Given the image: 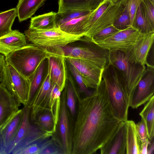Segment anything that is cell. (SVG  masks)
I'll return each mask as SVG.
<instances>
[{
	"label": "cell",
	"mask_w": 154,
	"mask_h": 154,
	"mask_svg": "<svg viewBox=\"0 0 154 154\" xmlns=\"http://www.w3.org/2000/svg\"><path fill=\"white\" fill-rule=\"evenodd\" d=\"M77 109L72 131V154H91L111 137L120 122L114 116L102 79L92 93L84 97L75 91Z\"/></svg>",
	"instance_id": "6da1fadb"
},
{
	"label": "cell",
	"mask_w": 154,
	"mask_h": 154,
	"mask_svg": "<svg viewBox=\"0 0 154 154\" xmlns=\"http://www.w3.org/2000/svg\"><path fill=\"white\" fill-rule=\"evenodd\" d=\"M113 114L120 122L128 120L130 97L124 79L117 69L108 63L102 74Z\"/></svg>",
	"instance_id": "7a4b0ae2"
},
{
	"label": "cell",
	"mask_w": 154,
	"mask_h": 154,
	"mask_svg": "<svg viewBox=\"0 0 154 154\" xmlns=\"http://www.w3.org/2000/svg\"><path fill=\"white\" fill-rule=\"evenodd\" d=\"M48 56L46 48L31 43L14 51L5 58L17 71L29 79Z\"/></svg>",
	"instance_id": "3957f363"
},
{
	"label": "cell",
	"mask_w": 154,
	"mask_h": 154,
	"mask_svg": "<svg viewBox=\"0 0 154 154\" xmlns=\"http://www.w3.org/2000/svg\"><path fill=\"white\" fill-rule=\"evenodd\" d=\"M23 109L20 126L15 138L7 150V154H16L24 147L33 143L44 141L53 135L42 131L32 122L30 118V107L24 106Z\"/></svg>",
	"instance_id": "277c9868"
},
{
	"label": "cell",
	"mask_w": 154,
	"mask_h": 154,
	"mask_svg": "<svg viewBox=\"0 0 154 154\" xmlns=\"http://www.w3.org/2000/svg\"><path fill=\"white\" fill-rule=\"evenodd\" d=\"M128 53L119 51H109L108 63L115 66L123 77L130 97L144 75L146 67L132 61Z\"/></svg>",
	"instance_id": "5b68a950"
},
{
	"label": "cell",
	"mask_w": 154,
	"mask_h": 154,
	"mask_svg": "<svg viewBox=\"0 0 154 154\" xmlns=\"http://www.w3.org/2000/svg\"><path fill=\"white\" fill-rule=\"evenodd\" d=\"M73 123L66 104L65 88L60 96V107L55 133L51 138L58 146L62 154H72Z\"/></svg>",
	"instance_id": "8992f818"
},
{
	"label": "cell",
	"mask_w": 154,
	"mask_h": 154,
	"mask_svg": "<svg viewBox=\"0 0 154 154\" xmlns=\"http://www.w3.org/2000/svg\"><path fill=\"white\" fill-rule=\"evenodd\" d=\"M24 34L32 43L44 48L63 47L81 40L83 37L67 33L58 27L45 30L29 28L25 31Z\"/></svg>",
	"instance_id": "52a82bcc"
},
{
	"label": "cell",
	"mask_w": 154,
	"mask_h": 154,
	"mask_svg": "<svg viewBox=\"0 0 154 154\" xmlns=\"http://www.w3.org/2000/svg\"><path fill=\"white\" fill-rule=\"evenodd\" d=\"M0 84L6 88L20 104L27 105L30 82L6 60L1 73Z\"/></svg>",
	"instance_id": "ba28073f"
},
{
	"label": "cell",
	"mask_w": 154,
	"mask_h": 154,
	"mask_svg": "<svg viewBox=\"0 0 154 154\" xmlns=\"http://www.w3.org/2000/svg\"><path fill=\"white\" fill-rule=\"evenodd\" d=\"M83 41L86 43L77 45L68 44L62 47L65 57L80 59L103 70L108 62L109 51L91 41Z\"/></svg>",
	"instance_id": "9c48e42d"
},
{
	"label": "cell",
	"mask_w": 154,
	"mask_h": 154,
	"mask_svg": "<svg viewBox=\"0 0 154 154\" xmlns=\"http://www.w3.org/2000/svg\"><path fill=\"white\" fill-rule=\"evenodd\" d=\"M141 33L130 26L94 44L108 51H119L128 54L132 51Z\"/></svg>",
	"instance_id": "30bf717a"
},
{
	"label": "cell",
	"mask_w": 154,
	"mask_h": 154,
	"mask_svg": "<svg viewBox=\"0 0 154 154\" xmlns=\"http://www.w3.org/2000/svg\"><path fill=\"white\" fill-rule=\"evenodd\" d=\"M46 48L48 54L47 72L52 82L56 84L62 92L65 87L68 77L64 51L59 46Z\"/></svg>",
	"instance_id": "8fae6325"
},
{
	"label": "cell",
	"mask_w": 154,
	"mask_h": 154,
	"mask_svg": "<svg viewBox=\"0 0 154 154\" xmlns=\"http://www.w3.org/2000/svg\"><path fill=\"white\" fill-rule=\"evenodd\" d=\"M154 67L147 66L144 75L130 96V106L137 109L154 95Z\"/></svg>",
	"instance_id": "7c38bea8"
},
{
	"label": "cell",
	"mask_w": 154,
	"mask_h": 154,
	"mask_svg": "<svg viewBox=\"0 0 154 154\" xmlns=\"http://www.w3.org/2000/svg\"><path fill=\"white\" fill-rule=\"evenodd\" d=\"M126 0L111 4L91 26L83 37L90 41L95 34L103 29L112 25L123 12Z\"/></svg>",
	"instance_id": "4fadbf2b"
},
{
	"label": "cell",
	"mask_w": 154,
	"mask_h": 154,
	"mask_svg": "<svg viewBox=\"0 0 154 154\" xmlns=\"http://www.w3.org/2000/svg\"><path fill=\"white\" fill-rule=\"evenodd\" d=\"M154 32L141 33L131 51L128 53L130 59L133 62L143 66H154L147 61V57L153 45Z\"/></svg>",
	"instance_id": "5bb4252c"
},
{
	"label": "cell",
	"mask_w": 154,
	"mask_h": 154,
	"mask_svg": "<svg viewBox=\"0 0 154 154\" xmlns=\"http://www.w3.org/2000/svg\"><path fill=\"white\" fill-rule=\"evenodd\" d=\"M66 62L74 66L90 84L91 88L96 89L102 79L103 70L83 60L71 57H66Z\"/></svg>",
	"instance_id": "9a60e30c"
},
{
	"label": "cell",
	"mask_w": 154,
	"mask_h": 154,
	"mask_svg": "<svg viewBox=\"0 0 154 154\" xmlns=\"http://www.w3.org/2000/svg\"><path fill=\"white\" fill-rule=\"evenodd\" d=\"M125 122H120L116 131L100 149L101 154H125L126 149Z\"/></svg>",
	"instance_id": "2e32d148"
},
{
	"label": "cell",
	"mask_w": 154,
	"mask_h": 154,
	"mask_svg": "<svg viewBox=\"0 0 154 154\" xmlns=\"http://www.w3.org/2000/svg\"><path fill=\"white\" fill-rule=\"evenodd\" d=\"M21 104L0 84V129L20 109Z\"/></svg>",
	"instance_id": "e0dca14e"
},
{
	"label": "cell",
	"mask_w": 154,
	"mask_h": 154,
	"mask_svg": "<svg viewBox=\"0 0 154 154\" xmlns=\"http://www.w3.org/2000/svg\"><path fill=\"white\" fill-rule=\"evenodd\" d=\"M52 84L47 72L36 92L29 106L31 121L39 112L46 109L47 101Z\"/></svg>",
	"instance_id": "ac0fdd59"
},
{
	"label": "cell",
	"mask_w": 154,
	"mask_h": 154,
	"mask_svg": "<svg viewBox=\"0 0 154 154\" xmlns=\"http://www.w3.org/2000/svg\"><path fill=\"white\" fill-rule=\"evenodd\" d=\"M27 44L24 34L16 30L0 37V54L5 57L12 52Z\"/></svg>",
	"instance_id": "d6986e66"
},
{
	"label": "cell",
	"mask_w": 154,
	"mask_h": 154,
	"mask_svg": "<svg viewBox=\"0 0 154 154\" xmlns=\"http://www.w3.org/2000/svg\"><path fill=\"white\" fill-rule=\"evenodd\" d=\"M23 112V109H20L0 129V135L6 151L15 138L20 128Z\"/></svg>",
	"instance_id": "ffe728a7"
},
{
	"label": "cell",
	"mask_w": 154,
	"mask_h": 154,
	"mask_svg": "<svg viewBox=\"0 0 154 154\" xmlns=\"http://www.w3.org/2000/svg\"><path fill=\"white\" fill-rule=\"evenodd\" d=\"M105 0H58V12L92 11Z\"/></svg>",
	"instance_id": "44dd1931"
},
{
	"label": "cell",
	"mask_w": 154,
	"mask_h": 154,
	"mask_svg": "<svg viewBox=\"0 0 154 154\" xmlns=\"http://www.w3.org/2000/svg\"><path fill=\"white\" fill-rule=\"evenodd\" d=\"M47 0H19L16 8L21 22L31 18Z\"/></svg>",
	"instance_id": "7402d4cb"
},
{
	"label": "cell",
	"mask_w": 154,
	"mask_h": 154,
	"mask_svg": "<svg viewBox=\"0 0 154 154\" xmlns=\"http://www.w3.org/2000/svg\"><path fill=\"white\" fill-rule=\"evenodd\" d=\"M126 126V154H140L141 142L136 128V124L132 120L125 122Z\"/></svg>",
	"instance_id": "603a6c76"
},
{
	"label": "cell",
	"mask_w": 154,
	"mask_h": 154,
	"mask_svg": "<svg viewBox=\"0 0 154 154\" xmlns=\"http://www.w3.org/2000/svg\"><path fill=\"white\" fill-rule=\"evenodd\" d=\"M31 121L45 132L53 134L55 131L56 125L51 111L48 109L39 112Z\"/></svg>",
	"instance_id": "cb8c5ba5"
},
{
	"label": "cell",
	"mask_w": 154,
	"mask_h": 154,
	"mask_svg": "<svg viewBox=\"0 0 154 154\" xmlns=\"http://www.w3.org/2000/svg\"><path fill=\"white\" fill-rule=\"evenodd\" d=\"M56 13L51 11L32 17L29 28L45 30L57 27L55 20Z\"/></svg>",
	"instance_id": "d4e9b609"
},
{
	"label": "cell",
	"mask_w": 154,
	"mask_h": 154,
	"mask_svg": "<svg viewBox=\"0 0 154 154\" xmlns=\"http://www.w3.org/2000/svg\"><path fill=\"white\" fill-rule=\"evenodd\" d=\"M61 92L59 87L52 82L46 104V109L51 111L56 125L60 112Z\"/></svg>",
	"instance_id": "484cf974"
},
{
	"label": "cell",
	"mask_w": 154,
	"mask_h": 154,
	"mask_svg": "<svg viewBox=\"0 0 154 154\" xmlns=\"http://www.w3.org/2000/svg\"><path fill=\"white\" fill-rule=\"evenodd\" d=\"M144 121L149 140L154 138V96L147 102L139 113Z\"/></svg>",
	"instance_id": "4316f807"
},
{
	"label": "cell",
	"mask_w": 154,
	"mask_h": 154,
	"mask_svg": "<svg viewBox=\"0 0 154 154\" xmlns=\"http://www.w3.org/2000/svg\"><path fill=\"white\" fill-rule=\"evenodd\" d=\"M75 86L70 76L67 77L64 88L65 89L66 104L71 119L73 123L77 109V99L75 92Z\"/></svg>",
	"instance_id": "83f0119b"
},
{
	"label": "cell",
	"mask_w": 154,
	"mask_h": 154,
	"mask_svg": "<svg viewBox=\"0 0 154 154\" xmlns=\"http://www.w3.org/2000/svg\"><path fill=\"white\" fill-rule=\"evenodd\" d=\"M45 67V60L40 63L33 74L29 79L30 82V88L27 106L29 107L36 92L43 81Z\"/></svg>",
	"instance_id": "f1b7e54d"
},
{
	"label": "cell",
	"mask_w": 154,
	"mask_h": 154,
	"mask_svg": "<svg viewBox=\"0 0 154 154\" xmlns=\"http://www.w3.org/2000/svg\"><path fill=\"white\" fill-rule=\"evenodd\" d=\"M112 4L109 0H105L96 9L86 15L83 25V37L106 10Z\"/></svg>",
	"instance_id": "f546056e"
},
{
	"label": "cell",
	"mask_w": 154,
	"mask_h": 154,
	"mask_svg": "<svg viewBox=\"0 0 154 154\" xmlns=\"http://www.w3.org/2000/svg\"><path fill=\"white\" fill-rule=\"evenodd\" d=\"M17 16L16 8L0 13V37L8 33Z\"/></svg>",
	"instance_id": "4dcf8cb0"
},
{
	"label": "cell",
	"mask_w": 154,
	"mask_h": 154,
	"mask_svg": "<svg viewBox=\"0 0 154 154\" xmlns=\"http://www.w3.org/2000/svg\"><path fill=\"white\" fill-rule=\"evenodd\" d=\"M131 26L141 33L154 32V26L149 23L145 18L143 13L140 5L137 10Z\"/></svg>",
	"instance_id": "1f68e13d"
},
{
	"label": "cell",
	"mask_w": 154,
	"mask_h": 154,
	"mask_svg": "<svg viewBox=\"0 0 154 154\" xmlns=\"http://www.w3.org/2000/svg\"><path fill=\"white\" fill-rule=\"evenodd\" d=\"M87 15L72 20L58 27L61 30L67 33L73 35L82 36L83 37L82 26Z\"/></svg>",
	"instance_id": "d6a6232c"
},
{
	"label": "cell",
	"mask_w": 154,
	"mask_h": 154,
	"mask_svg": "<svg viewBox=\"0 0 154 154\" xmlns=\"http://www.w3.org/2000/svg\"><path fill=\"white\" fill-rule=\"evenodd\" d=\"M66 63L70 72L74 77L79 86V91L80 94L83 93L86 96L91 95L93 92L88 89L89 88H91L89 83L80 74L74 66Z\"/></svg>",
	"instance_id": "836d02e7"
},
{
	"label": "cell",
	"mask_w": 154,
	"mask_h": 154,
	"mask_svg": "<svg viewBox=\"0 0 154 154\" xmlns=\"http://www.w3.org/2000/svg\"><path fill=\"white\" fill-rule=\"evenodd\" d=\"M91 11H85L57 12L56 13L55 20L57 27L73 19L84 16Z\"/></svg>",
	"instance_id": "e575fe53"
},
{
	"label": "cell",
	"mask_w": 154,
	"mask_h": 154,
	"mask_svg": "<svg viewBox=\"0 0 154 154\" xmlns=\"http://www.w3.org/2000/svg\"><path fill=\"white\" fill-rule=\"evenodd\" d=\"M140 6L143 14L147 20L154 26V1L143 0Z\"/></svg>",
	"instance_id": "d590c367"
},
{
	"label": "cell",
	"mask_w": 154,
	"mask_h": 154,
	"mask_svg": "<svg viewBox=\"0 0 154 154\" xmlns=\"http://www.w3.org/2000/svg\"><path fill=\"white\" fill-rule=\"evenodd\" d=\"M113 25L119 30H123L131 26L130 18L125 5V3L123 12L117 18Z\"/></svg>",
	"instance_id": "8d00e7d4"
},
{
	"label": "cell",
	"mask_w": 154,
	"mask_h": 154,
	"mask_svg": "<svg viewBox=\"0 0 154 154\" xmlns=\"http://www.w3.org/2000/svg\"><path fill=\"white\" fill-rule=\"evenodd\" d=\"M120 30L113 25H111L103 29L94 35L90 41L95 43L106 38Z\"/></svg>",
	"instance_id": "74e56055"
},
{
	"label": "cell",
	"mask_w": 154,
	"mask_h": 154,
	"mask_svg": "<svg viewBox=\"0 0 154 154\" xmlns=\"http://www.w3.org/2000/svg\"><path fill=\"white\" fill-rule=\"evenodd\" d=\"M143 0H127L125 5L131 21V26L133 23L137 10Z\"/></svg>",
	"instance_id": "f35d334b"
},
{
	"label": "cell",
	"mask_w": 154,
	"mask_h": 154,
	"mask_svg": "<svg viewBox=\"0 0 154 154\" xmlns=\"http://www.w3.org/2000/svg\"><path fill=\"white\" fill-rule=\"evenodd\" d=\"M43 142L30 144L19 150L16 154H40Z\"/></svg>",
	"instance_id": "ab89813d"
},
{
	"label": "cell",
	"mask_w": 154,
	"mask_h": 154,
	"mask_svg": "<svg viewBox=\"0 0 154 154\" xmlns=\"http://www.w3.org/2000/svg\"><path fill=\"white\" fill-rule=\"evenodd\" d=\"M136 128L138 138L141 143L144 142L148 138L146 125L142 119L140 122L136 124Z\"/></svg>",
	"instance_id": "60d3db41"
},
{
	"label": "cell",
	"mask_w": 154,
	"mask_h": 154,
	"mask_svg": "<svg viewBox=\"0 0 154 154\" xmlns=\"http://www.w3.org/2000/svg\"><path fill=\"white\" fill-rule=\"evenodd\" d=\"M149 141L148 138L144 142L141 143L140 154H147L148 148Z\"/></svg>",
	"instance_id": "b9f144b4"
},
{
	"label": "cell",
	"mask_w": 154,
	"mask_h": 154,
	"mask_svg": "<svg viewBox=\"0 0 154 154\" xmlns=\"http://www.w3.org/2000/svg\"><path fill=\"white\" fill-rule=\"evenodd\" d=\"M154 138L149 140L148 145L147 154H154Z\"/></svg>",
	"instance_id": "7bdbcfd3"
},
{
	"label": "cell",
	"mask_w": 154,
	"mask_h": 154,
	"mask_svg": "<svg viewBox=\"0 0 154 154\" xmlns=\"http://www.w3.org/2000/svg\"><path fill=\"white\" fill-rule=\"evenodd\" d=\"M5 61V56L0 54V77L1 73L4 66Z\"/></svg>",
	"instance_id": "ee69618b"
},
{
	"label": "cell",
	"mask_w": 154,
	"mask_h": 154,
	"mask_svg": "<svg viewBox=\"0 0 154 154\" xmlns=\"http://www.w3.org/2000/svg\"><path fill=\"white\" fill-rule=\"evenodd\" d=\"M0 154H7L6 149L5 148L0 135Z\"/></svg>",
	"instance_id": "f6af8a7d"
},
{
	"label": "cell",
	"mask_w": 154,
	"mask_h": 154,
	"mask_svg": "<svg viewBox=\"0 0 154 154\" xmlns=\"http://www.w3.org/2000/svg\"><path fill=\"white\" fill-rule=\"evenodd\" d=\"M112 4H115L119 2L122 1L124 0H109Z\"/></svg>",
	"instance_id": "bcb514c9"
}]
</instances>
